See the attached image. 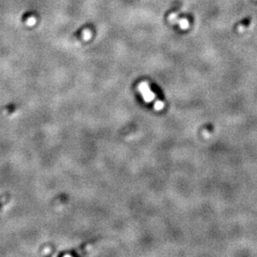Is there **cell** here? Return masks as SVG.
<instances>
[{"label":"cell","mask_w":257,"mask_h":257,"mask_svg":"<svg viewBox=\"0 0 257 257\" xmlns=\"http://www.w3.org/2000/svg\"><path fill=\"white\" fill-rule=\"evenodd\" d=\"M180 25L181 28H187L188 27V22L186 19H181L180 21Z\"/></svg>","instance_id":"cell-3"},{"label":"cell","mask_w":257,"mask_h":257,"mask_svg":"<svg viewBox=\"0 0 257 257\" xmlns=\"http://www.w3.org/2000/svg\"><path fill=\"white\" fill-rule=\"evenodd\" d=\"M139 91L140 93H142V97L147 102H151V101H153L155 99V94L152 93V91L149 88V85L147 82H143L139 85Z\"/></svg>","instance_id":"cell-1"},{"label":"cell","mask_w":257,"mask_h":257,"mask_svg":"<svg viewBox=\"0 0 257 257\" xmlns=\"http://www.w3.org/2000/svg\"><path fill=\"white\" fill-rule=\"evenodd\" d=\"M154 107H155V109L157 110V111H160V110H161L164 107V103L161 101H156V102H155V104H154Z\"/></svg>","instance_id":"cell-2"}]
</instances>
